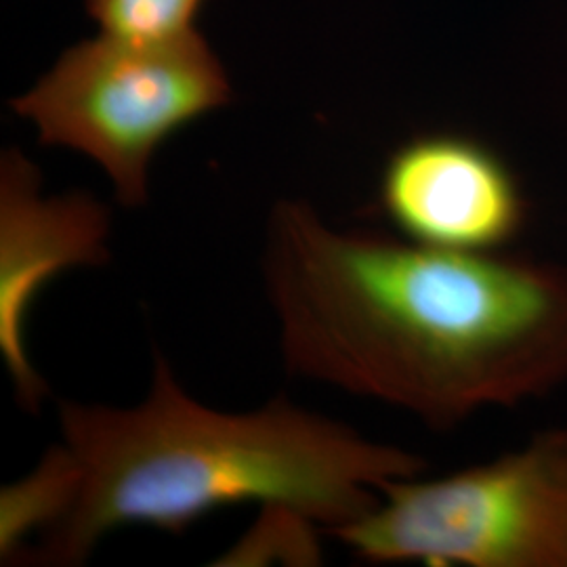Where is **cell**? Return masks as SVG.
Wrapping results in <instances>:
<instances>
[{
	"label": "cell",
	"mask_w": 567,
	"mask_h": 567,
	"mask_svg": "<svg viewBox=\"0 0 567 567\" xmlns=\"http://www.w3.org/2000/svg\"><path fill=\"white\" fill-rule=\"evenodd\" d=\"M379 210L398 236L458 252L508 250L529 221L524 187L489 145L426 133L386 158Z\"/></svg>",
	"instance_id": "5b68a950"
},
{
	"label": "cell",
	"mask_w": 567,
	"mask_h": 567,
	"mask_svg": "<svg viewBox=\"0 0 567 567\" xmlns=\"http://www.w3.org/2000/svg\"><path fill=\"white\" fill-rule=\"evenodd\" d=\"M112 215L86 192L42 196L41 171L18 150L0 158V353L28 412L49 386L25 349L28 313L39 292L72 267L112 259Z\"/></svg>",
	"instance_id": "8992f818"
},
{
	"label": "cell",
	"mask_w": 567,
	"mask_h": 567,
	"mask_svg": "<svg viewBox=\"0 0 567 567\" xmlns=\"http://www.w3.org/2000/svg\"><path fill=\"white\" fill-rule=\"evenodd\" d=\"M204 0H86L102 34L128 42L175 41L196 32Z\"/></svg>",
	"instance_id": "9c48e42d"
},
{
	"label": "cell",
	"mask_w": 567,
	"mask_h": 567,
	"mask_svg": "<svg viewBox=\"0 0 567 567\" xmlns=\"http://www.w3.org/2000/svg\"><path fill=\"white\" fill-rule=\"evenodd\" d=\"M81 466L63 442L49 447L39 465L0 489V559L18 564L25 540L58 526L74 507Z\"/></svg>",
	"instance_id": "52a82bcc"
},
{
	"label": "cell",
	"mask_w": 567,
	"mask_h": 567,
	"mask_svg": "<svg viewBox=\"0 0 567 567\" xmlns=\"http://www.w3.org/2000/svg\"><path fill=\"white\" fill-rule=\"evenodd\" d=\"M58 416L81 489L60 524L21 555L28 566H81L118 527L182 534L243 503L295 508L332 534L377 507L383 484L429 466L416 452L368 440L286 398L250 412L200 404L158 349L140 404L63 400Z\"/></svg>",
	"instance_id": "7a4b0ae2"
},
{
	"label": "cell",
	"mask_w": 567,
	"mask_h": 567,
	"mask_svg": "<svg viewBox=\"0 0 567 567\" xmlns=\"http://www.w3.org/2000/svg\"><path fill=\"white\" fill-rule=\"evenodd\" d=\"M332 536L374 566L567 567V426L444 477L386 482Z\"/></svg>",
	"instance_id": "3957f363"
},
{
	"label": "cell",
	"mask_w": 567,
	"mask_h": 567,
	"mask_svg": "<svg viewBox=\"0 0 567 567\" xmlns=\"http://www.w3.org/2000/svg\"><path fill=\"white\" fill-rule=\"evenodd\" d=\"M229 100L224 65L196 30L166 42L105 34L81 42L9 105L37 126L42 145L89 156L112 179L122 206L142 208L158 147Z\"/></svg>",
	"instance_id": "277c9868"
},
{
	"label": "cell",
	"mask_w": 567,
	"mask_h": 567,
	"mask_svg": "<svg viewBox=\"0 0 567 567\" xmlns=\"http://www.w3.org/2000/svg\"><path fill=\"white\" fill-rule=\"evenodd\" d=\"M261 515L243 540L225 553L221 566H261L271 559L297 566H316L322 559L318 524L282 505L261 507Z\"/></svg>",
	"instance_id": "ba28073f"
},
{
	"label": "cell",
	"mask_w": 567,
	"mask_h": 567,
	"mask_svg": "<svg viewBox=\"0 0 567 567\" xmlns=\"http://www.w3.org/2000/svg\"><path fill=\"white\" fill-rule=\"evenodd\" d=\"M264 238L265 297L292 377L440 431L567 383L564 265L334 229L299 200L271 208Z\"/></svg>",
	"instance_id": "6da1fadb"
}]
</instances>
